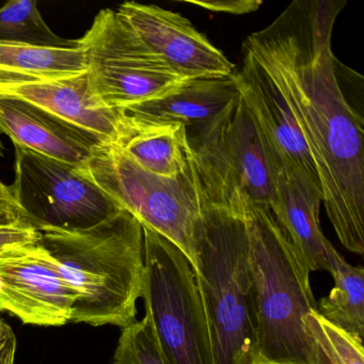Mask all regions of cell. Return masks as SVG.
Here are the masks:
<instances>
[{"instance_id":"obj_17","label":"cell","mask_w":364,"mask_h":364,"mask_svg":"<svg viewBox=\"0 0 364 364\" xmlns=\"http://www.w3.org/2000/svg\"><path fill=\"white\" fill-rule=\"evenodd\" d=\"M237 95L233 75L201 78L187 80L180 88L165 97L120 110L146 118L182 123L187 129H199L220 116Z\"/></svg>"},{"instance_id":"obj_6","label":"cell","mask_w":364,"mask_h":364,"mask_svg":"<svg viewBox=\"0 0 364 364\" xmlns=\"http://www.w3.org/2000/svg\"><path fill=\"white\" fill-rule=\"evenodd\" d=\"M144 229L142 296L167 364H214L195 270L167 238Z\"/></svg>"},{"instance_id":"obj_10","label":"cell","mask_w":364,"mask_h":364,"mask_svg":"<svg viewBox=\"0 0 364 364\" xmlns=\"http://www.w3.org/2000/svg\"><path fill=\"white\" fill-rule=\"evenodd\" d=\"M77 297V291L63 280L39 242L0 257V311L11 313L23 323L65 325Z\"/></svg>"},{"instance_id":"obj_8","label":"cell","mask_w":364,"mask_h":364,"mask_svg":"<svg viewBox=\"0 0 364 364\" xmlns=\"http://www.w3.org/2000/svg\"><path fill=\"white\" fill-rule=\"evenodd\" d=\"M195 129L187 135L202 188L219 196L242 193L272 208L277 173L240 93L213 122Z\"/></svg>"},{"instance_id":"obj_15","label":"cell","mask_w":364,"mask_h":364,"mask_svg":"<svg viewBox=\"0 0 364 364\" xmlns=\"http://www.w3.org/2000/svg\"><path fill=\"white\" fill-rule=\"evenodd\" d=\"M323 202L321 186L301 172L281 171L276 176V200L270 210L287 234L306 272L327 270L330 242L319 227Z\"/></svg>"},{"instance_id":"obj_14","label":"cell","mask_w":364,"mask_h":364,"mask_svg":"<svg viewBox=\"0 0 364 364\" xmlns=\"http://www.w3.org/2000/svg\"><path fill=\"white\" fill-rule=\"evenodd\" d=\"M0 133L11 138L14 146L76 168L106 146L92 134L38 106L4 95H0Z\"/></svg>"},{"instance_id":"obj_1","label":"cell","mask_w":364,"mask_h":364,"mask_svg":"<svg viewBox=\"0 0 364 364\" xmlns=\"http://www.w3.org/2000/svg\"><path fill=\"white\" fill-rule=\"evenodd\" d=\"M345 0H296L242 44L282 95L321 183L341 244L364 253V121L347 101L332 54L334 23Z\"/></svg>"},{"instance_id":"obj_3","label":"cell","mask_w":364,"mask_h":364,"mask_svg":"<svg viewBox=\"0 0 364 364\" xmlns=\"http://www.w3.org/2000/svg\"><path fill=\"white\" fill-rule=\"evenodd\" d=\"M197 265L214 364H259V326L242 193L202 189Z\"/></svg>"},{"instance_id":"obj_18","label":"cell","mask_w":364,"mask_h":364,"mask_svg":"<svg viewBox=\"0 0 364 364\" xmlns=\"http://www.w3.org/2000/svg\"><path fill=\"white\" fill-rule=\"evenodd\" d=\"M327 253L334 287L327 297L319 300L317 312L332 325L363 340V267L347 263L331 242L328 246Z\"/></svg>"},{"instance_id":"obj_25","label":"cell","mask_w":364,"mask_h":364,"mask_svg":"<svg viewBox=\"0 0 364 364\" xmlns=\"http://www.w3.org/2000/svg\"><path fill=\"white\" fill-rule=\"evenodd\" d=\"M29 225L14 199L10 186L0 180V228Z\"/></svg>"},{"instance_id":"obj_20","label":"cell","mask_w":364,"mask_h":364,"mask_svg":"<svg viewBox=\"0 0 364 364\" xmlns=\"http://www.w3.org/2000/svg\"><path fill=\"white\" fill-rule=\"evenodd\" d=\"M0 43L48 48H78L77 40L53 33L38 10L37 1L12 0L0 8Z\"/></svg>"},{"instance_id":"obj_4","label":"cell","mask_w":364,"mask_h":364,"mask_svg":"<svg viewBox=\"0 0 364 364\" xmlns=\"http://www.w3.org/2000/svg\"><path fill=\"white\" fill-rule=\"evenodd\" d=\"M259 326V364H332L304 317L317 311L304 270L270 208L242 193Z\"/></svg>"},{"instance_id":"obj_27","label":"cell","mask_w":364,"mask_h":364,"mask_svg":"<svg viewBox=\"0 0 364 364\" xmlns=\"http://www.w3.org/2000/svg\"><path fill=\"white\" fill-rule=\"evenodd\" d=\"M272 364H274V363H272Z\"/></svg>"},{"instance_id":"obj_5","label":"cell","mask_w":364,"mask_h":364,"mask_svg":"<svg viewBox=\"0 0 364 364\" xmlns=\"http://www.w3.org/2000/svg\"><path fill=\"white\" fill-rule=\"evenodd\" d=\"M78 170L142 228L176 245L196 267L202 191L193 154L186 170L174 178L142 169L116 146H102Z\"/></svg>"},{"instance_id":"obj_2","label":"cell","mask_w":364,"mask_h":364,"mask_svg":"<svg viewBox=\"0 0 364 364\" xmlns=\"http://www.w3.org/2000/svg\"><path fill=\"white\" fill-rule=\"evenodd\" d=\"M41 245L77 291L72 323L125 328L136 321L144 278L141 223L124 208L88 229H41Z\"/></svg>"},{"instance_id":"obj_9","label":"cell","mask_w":364,"mask_h":364,"mask_svg":"<svg viewBox=\"0 0 364 364\" xmlns=\"http://www.w3.org/2000/svg\"><path fill=\"white\" fill-rule=\"evenodd\" d=\"M14 199L29 225L76 231L107 219L121 208L78 168L16 146Z\"/></svg>"},{"instance_id":"obj_19","label":"cell","mask_w":364,"mask_h":364,"mask_svg":"<svg viewBox=\"0 0 364 364\" xmlns=\"http://www.w3.org/2000/svg\"><path fill=\"white\" fill-rule=\"evenodd\" d=\"M0 71L43 77L80 75L87 72L82 48H48L0 43Z\"/></svg>"},{"instance_id":"obj_26","label":"cell","mask_w":364,"mask_h":364,"mask_svg":"<svg viewBox=\"0 0 364 364\" xmlns=\"http://www.w3.org/2000/svg\"><path fill=\"white\" fill-rule=\"evenodd\" d=\"M18 340L14 329L0 316V364H16Z\"/></svg>"},{"instance_id":"obj_13","label":"cell","mask_w":364,"mask_h":364,"mask_svg":"<svg viewBox=\"0 0 364 364\" xmlns=\"http://www.w3.org/2000/svg\"><path fill=\"white\" fill-rule=\"evenodd\" d=\"M0 95L38 106L92 134L106 146L120 135L118 109L106 107L91 90L87 72L80 75L43 77L0 71Z\"/></svg>"},{"instance_id":"obj_22","label":"cell","mask_w":364,"mask_h":364,"mask_svg":"<svg viewBox=\"0 0 364 364\" xmlns=\"http://www.w3.org/2000/svg\"><path fill=\"white\" fill-rule=\"evenodd\" d=\"M109 364H167L148 315L123 328Z\"/></svg>"},{"instance_id":"obj_7","label":"cell","mask_w":364,"mask_h":364,"mask_svg":"<svg viewBox=\"0 0 364 364\" xmlns=\"http://www.w3.org/2000/svg\"><path fill=\"white\" fill-rule=\"evenodd\" d=\"M77 41L86 56L91 90L106 107L121 109L159 99L188 80L155 54L114 10H101Z\"/></svg>"},{"instance_id":"obj_23","label":"cell","mask_w":364,"mask_h":364,"mask_svg":"<svg viewBox=\"0 0 364 364\" xmlns=\"http://www.w3.org/2000/svg\"><path fill=\"white\" fill-rule=\"evenodd\" d=\"M40 238L41 233L31 225L0 228V257L18 247L38 244Z\"/></svg>"},{"instance_id":"obj_24","label":"cell","mask_w":364,"mask_h":364,"mask_svg":"<svg viewBox=\"0 0 364 364\" xmlns=\"http://www.w3.org/2000/svg\"><path fill=\"white\" fill-rule=\"evenodd\" d=\"M184 3L189 5H196L198 7L203 8L210 11L221 12V14H235V16H242V14H248L251 12L257 11L262 5V0H186Z\"/></svg>"},{"instance_id":"obj_21","label":"cell","mask_w":364,"mask_h":364,"mask_svg":"<svg viewBox=\"0 0 364 364\" xmlns=\"http://www.w3.org/2000/svg\"><path fill=\"white\" fill-rule=\"evenodd\" d=\"M304 327L332 364H364L363 340L332 325L317 311L306 315Z\"/></svg>"},{"instance_id":"obj_11","label":"cell","mask_w":364,"mask_h":364,"mask_svg":"<svg viewBox=\"0 0 364 364\" xmlns=\"http://www.w3.org/2000/svg\"><path fill=\"white\" fill-rule=\"evenodd\" d=\"M233 77L274 172H301L321 186L306 141L267 72L244 52Z\"/></svg>"},{"instance_id":"obj_12","label":"cell","mask_w":364,"mask_h":364,"mask_svg":"<svg viewBox=\"0 0 364 364\" xmlns=\"http://www.w3.org/2000/svg\"><path fill=\"white\" fill-rule=\"evenodd\" d=\"M117 12L182 77L191 80L233 75L235 65L180 14L135 1L122 4Z\"/></svg>"},{"instance_id":"obj_16","label":"cell","mask_w":364,"mask_h":364,"mask_svg":"<svg viewBox=\"0 0 364 364\" xmlns=\"http://www.w3.org/2000/svg\"><path fill=\"white\" fill-rule=\"evenodd\" d=\"M120 114L117 148L151 173L166 178L180 176L191 161L187 127L182 123Z\"/></svg>"}]
</instances>
